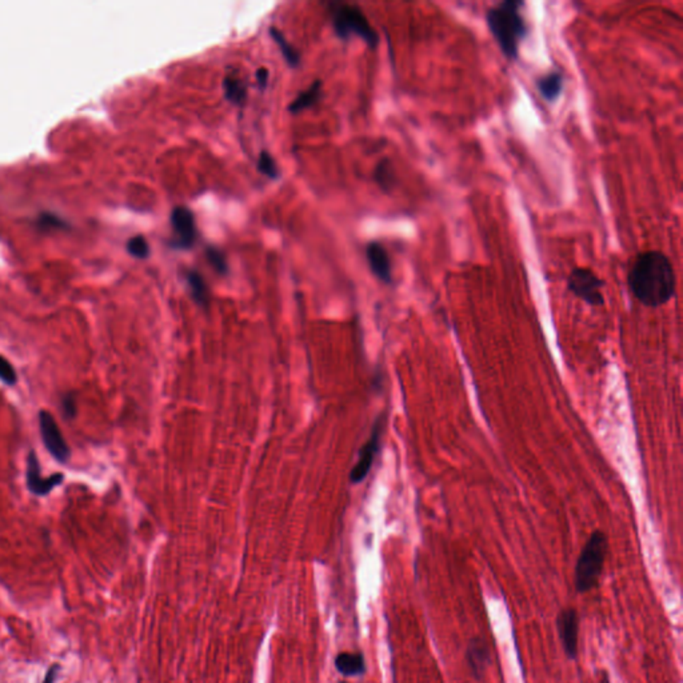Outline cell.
<instances>
[{
  "mask_svg": "<svg viewBox=\"0 0 683 683\" xmlns=\"http://www.w3.org/2000/svg\"><path fill=\"white\" fill-rule=\"evenodd\" d=\"M631 294L643 306H663L677 291V275L670 258L660 250L639 252L627 275Z\"/></svg>",
  "mask_w": 683,
  "mask_h": 683,
  "instance_id": "6da1fadb",
  "label": "cell"
},
{
  "mask_svg": "<svg viewBox=\"0 0 683 683\" xmlns=\"http://www.w3.org/2000/svg\"><path fill=\"white\" fill-rule=\"evenodd\" d=\"M522 0H503L486 11V24L496 46L510 62L519 58L520 43L529 34V24L522 12Z\"/></svg>",
  "mask_w": 683,
  "mask_h": 683,
  "instance_id": "7a4b0ae2",
  "label": "cell"
},
{
  "mask_svg": "<svg viewBox=\"0 0 683 683\" xmlns=\"http://www.w3.org/2000/svg\"><path fill=\"white\" fill-rule=\"evenodd\" d=\"M609 553V539L602 530L592 531L578 556L574 570V588L579 594L595 589L605 568Z\"/></svg>",
  "mask_w": 683,
  "mask_h": 683,
  "instance_id": "3957f363",
  "label": "cell"
},
{
  "mask_svg": "<svg viewBox=\"0 0 683 683\" xmlns=\"http://www.w3.org/2000/svg\"><path fill=\"white\" fill-rule=\"evenodd\" d=\"M334 28L337 35L342 39H349L350 36L358 35L365 40L368 47L375 48L379 43V36L373 25L367 21L365 13L355 6L343 4L337 7L334 11Z\"/></svg>",
  "mask_w": 683,
  "mask_h": 683,
  "instance_id": "277c9868",
  "label": "cell"
},
{
  "mask_svg": "<svg viewBox=\"0 0 683 683\" xmlns=\"http://www.w3.org/2000/svg\"><path fill=\"white\" fill-rule=\"evenodd\" d=\"M605 281L589 267H574L567 276V290L590 306L605 305Z\"/></svg>",
  "mask_w": 683,
  "mask_h": 683,
  "instance_id": "5b68a950",
  "label": "cell"
},
{
  "mask_svg": "<svg viewBox=\"0 0 683 683\" xmlns=\"http://www.w3.org/2000/svg\"><path fill=\"white\" fill-rule=\"evenodd\" d=\"M555 627L566 657L570 660L578 658L579 648V614L576 607H564L555 619Z\"/></svg>",
  "mask_w": 683,
  "mask_h": 683,
  "instance_id": "8992f818",
  "label": "cell"
},
{
  "mask_svg": "<svg viewBox=\"0 0 683 683\" xmlns=\"http://www.w3.org/2000/svg\"><path fill=\"white\" fill-rule=\"evenodd\" d=\"M171 226L175 233V239L170 242L171 247L187 250L195 245L198 230L195 226V216L189 209L183 206L175 207L171 212Z\"/></svg>",
  "mask_w": 683,
  "mask_h": 683,
  "instance_id": "52a82bcc",
  "label": "cell"
},
{
  "mask_svg": "<svg viewBox=\"0 0 683 683\" xmlns=\"http://www.w3.org/2000/svg\"><path fill=\"white\" fill-rule=\"evenodd\" d=\"M39 427L45 446L49 454L60 463H66L70 460V448L60 433L59 426L49 412H39Z\"/></svg>",
  "mask_w": 683,
  "mask_h": 683,
  "instance_id": "ba28073f",
  "label": "cell"
},
{
  "mask_svg": "<svg viewBox=\"0 0 683 683\" xmlns=\"http://www.w3.org/2000/svg\"><path fill=\"white\" fill-rule=\"evenodd\" d=\"M382 427H383V421H382V418H378L377 422H375L374 427H373L371 436L367 439L365 446L361 448V451H359V460L356 462V465L354 466L353 472L350 474V481H351V483L363 482L366 477L368 475V472L371 470V466H373L374 460L377 457L378 451H379L380 436H382Z\"/></svg>",
  "mask_w": 683,
  "mask_h": 683,
  "instance_id": "9c48e42d",
  "label": "cell"
},
{
  "mask_svg": "<svg viewBox=\"0 0 683 683\" xmlns=\"http://www.w3.org/2000/svg\"><path fill=\"white\" fill-rule=\"evenodd\" d=\"M27 486L30 491L35 495H47L49 491L54 490V487L59 486L63 482L64 475L62 472L52 474L48 478L40 477V467H39V460L36 458V454L31 451L27 458Z\"/></svg>",
  "mask_w": 683,
  "mask_h": 683,
  "instance_id": "30bf717a",
  "label": "cell"
},
{
  "mask_svg": "<svg viewBox=\"0 0 683 683\" xmlns=\"http://www.w3.org/2000/svg\"><path fill=\"white\" fill-rule=\"evenodd\" d=\"M465 658H466V663H467L472 675L477 679H481L484 672L487 670L490 662H491L490 648H489V645L486 643V641L481 636L472 638L467 643Z\"/></svg>",
  "mask_w": 683,
  "mask_h": 683,
  "instance_id": "8fae6325",
  "label": "cell"
},
{
  "mask_svg": "<svg viewBox=\"0 0 683 683\" xmlns=\"http://www.w3.org/2000/svg\"><path fill=\"white\" fill-rule=\"evenodd\" d=\"M366 257L370 269L379 281L386 284L392 282V270L387 250L379 242H370L366 248Z\"/></svg>",
  "mask_w": 683,
  "mask_h": 683,
  "instance_id": "7c38bea8",
  "label": "cell"
},
{
  "mask_svg": "<svg viewBox=\"0 0 683 683\" xmlns=\"http://www.w3.org/2000/svg\"><path fill=\"white\" fill-rule=\"evenodd\" d=\"M535 87L543 100L554 103L564 93L565 76L558 71H550L535 79Z\"/></svg>",
  "mask_w": 683,
  "mask_h": 683,
  "instance_id": "4fadbf2b",
  "label": "cell"
},
{
  "mask_svg": "<svg viewBox=\"0 0 683 683\" xmlns=\"http://www.w3.org/2000/svg\"><path fill=\"white\" fill-rule=\"evenodd\" d=\"M335 666L344 675H362L366 672V662L361 653H341Z\"/></svg>",
  "mask_w": 683,
  "mask_h": 683,
  "instance_id": "5bb4252c",
  "label": "cell"
},
{
  "mask_svg": "<svg viewBox=\"0 0 683 683\" xmlns=\"http://www.w3.org/2000/svg\"><path fill=\"white\" fill-rule=\"evenodd\" d=\"M320 88H322V82L320 81H315V82L310 86L308 90L300 93V94L298 95V98L295 99L294 102L290 103L288 111L293 112V114H298V112H302V111H305L307 108L314 106L318 102L319 98H320Z\"/></svg>",
  "mask_w": 683,
  "mask_h": 683,
  "instance_id": "9a60e30c",
  "label": "cell"
},
{
  "mask_svg": "<svg viewBox=\"0 0 683 683\" xmlns=\"http://www.w3.org/2000/svg\"><path fill=\"white\" fill-rule=\"evenodd\" d=\"M186 279L189 286V291L197 302V305L206 307L209 305V287L201 274L195 270L186 272Z\"/></svg>",
  "mask_w": 683,
  "mask_h": 683,
  "instance_id": "2e32d148",
  "label": "cell"
},
{
  "mask_svg": "<svg viewBox=\"0 0 683 683\" xmlns=\"http://www.w3.org/2000/svg\"><path fill=\"white\" fill-rule=\"evenodd\" d=\"M223 90L226 99L236 106H242L247 99L246 86L235 76L224 78Z\"/></svg>",
  "mask_w": 683,
  "mask_h": 683,
  "instance_id": "e0dca14e",
  "label": "cell"
},
{
  "mask_svg": "<svg viewBox=\"0 0 683 683\" xmlns=\"http://www.w3.org/2000/svg\"><path fill=\"white\" fill-rule=\"evenodd\" d=\"M270 35L275 40V43L278 45V47L281 48L283 57H284V59L287 60V63L291 67H296L300 62V57H299L298 51L288 43V40L286 39V36L283 35V33H281L275 27H270Z\"/></svg>",
  "mask_w": 683,
  "mask_h": 683,
  "instance_id": "ac0fdd59",
  "label": "cell"
},
{
  "mask_svg": "<svg viewBox=\"0 0 683 683\" xmlns=\"http://www.w3.org/2000/svg\"><path fill=\"white\" fill-rule=\"evenodd\" d=\"M375 180L383 191H390L394 186V171L389 159H383L375 168Z\"/></svg>",
  "mask_w": 683,
  "mask_h": 683,
  "instance_id": "d6986e66",
  "label": "cell"
},
{
  "mask_svg": "<svg viewBox=\"0 0 683 683\" xmlns=\"http://www.w3.org/2000/svg\"><path fill=\"white\" fill-rule=\"evenodd\" d=\"M206 258L209 260V263L211 264L212 269L218 274H221V275L228 274V263H227L223 252L219 248L209 246L206 248Z\"/></svg>",
  "mask_w": 683,
  "mask_h": 683,
  "instance_id": "ffe728a7",
  "label": "cell"
},
{
  "mask_svg": "<svg viewBox=\"0 0 683 683\" xmlns=\"http://www.w3.org/2000/svg\"><path fill=\"white\" fill-rule=\"evenodd\" d=\"M258 171L262 173L263 175L270 177V179H276L279 177V170H278V165L275 163L274 158L272 156V153L269 151H262L259 153V159H258Z\"/></svg>",
  "mask_w": 683,
  "mask_h": 683,
  "instance_id": "44dd1931",
  "label": "cell"
},
{
  "mask_svg": "<svg viewBox=\"0 0 683 683\" xmlns=\"http://www.w3.org/2000/svg\"><path fill=\"white\" fill-rule=\"evenodd\" d=\"M127 251L132 257L144 259L150 254V246L143 235L132 236L127 242Z\"/></svg>",
  "mask_w": 683,
  "mask_h": 683,
  "instance_id": "7402d4cb",
  "label": "cell"
},
{
  "mask_svg": "<svg viewBox=\"0 0 683 683\" xmlns=\"http://www.w3.org/2000/svg\"><path fill=\"white\" fill-rule=\"evenodd\" d=\"M16 379H18L16 371L11 363L6 358L0 356V380L4 382L6 385L12 386L16 383Z\"/></svg>",
  "mask_w": 683,
  "mask_h": 683,
  "instance_id": "603a6c76",
  "label": "cell"
},
{
  "mask_svg": "<svg viewBox=\"0 0 683 683\" xmlns=\"http://www.w3.org/2000/svg\"><path fill=\"white\" fill-rule=\"evenodd\" d=\"M62 407H63V415L67 419H72L76 415V402L72 394H67L63 397Z\"/></svg>",
  "mask_w": 683,
  "mask_h": 683,
  "instance_id": "cb8c5ba5",
  "label": "cell"
},
{
  "mask_svg": "<svg viewBox=\"0 0 683 683\" xmlns=\"http://www.w3.org/2000/svg\"><path fill=\"white\" fill-rule=\"evenodd\" d=\"M257 81H258V84L260 87H264L267 84V81H269V70L262 67L259 70L257 71Z\"/></svg>",
  "mask_w": 683,
  "mask_h": 683,
  "instance_id": "d4e9b609",
  "label": "cell"
},
{
  "mask_svg": "<svg viewBox=\"0 0 683 683\" xmlns=\"http://www.w3.org/2000/svg\"><path fill=\"white\" fill-rule=\"evenodd\" d=\"M60 666L59 665H54L51 666V669L48 670L47 674H46V678L43 683H54L55 679H57V675H58V672H59Z\"/></svg>",
  "mask_w": 683,
  "mask_h": 683,
  "instance_id": "484cf974",
  "label": "cell"
},
{
  "mask_svg": "<svg viewBox=\"0 0 683 683\" xmlns=\"http://www.w3.org/2000/svg\"><path fill=\"white\" fill-rule=\"evenodd\" d=\"M600 683H612L610 681V675L607 672H601V678H600Z\"/></svg>",
  "mask_w": 683,
  "mask_h": 683,
  "instance_id": "4316f807",
  "label": "cell"
},
{
  "mask_svg": "<svg viewBox=\"0 0 683 683\" xmlns=\"http://www.w3.org/2000/svg\"><path fill=\"white\" fill-rule=\"evenodd\" d=\"M341 683H346V682H341Z\"/></svg>",
  "mask_w": 683,
  "mask_h": 683,
  "instance_id": "83f0119b",
  "label": "cell"
}]
</instances>
